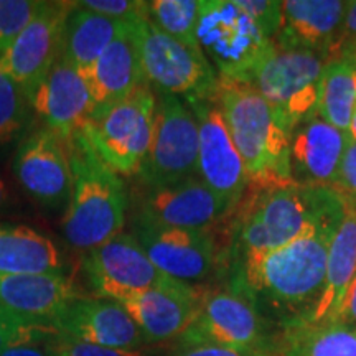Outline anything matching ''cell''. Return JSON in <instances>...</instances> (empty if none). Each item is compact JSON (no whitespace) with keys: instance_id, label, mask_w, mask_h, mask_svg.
I'll use <instances>...</instances> for the list:
<instances>
[{"instance_id":"cell-33","label":"cell","mask_w":356,"mask_h":356,"mask_svg":"<svg viewBox=\"0 0 356 356\" xmlns=\"http://www.w3.org/2000/svg\"><path fill=\"white\" fill-rule=\"evenodd\" d=\"M43 346L48 356H149L145 350L126 351L104 348V346L86 343V341L61 335L58 330L43 341Z\"/></svg>"},{"instance_id":"cell-5","label":"cell","mask_w":356,"mask_h":356,"mask_svg":"<svg viewBox=\"0 0 356 356\" xmlns=\"http://www.w3.org/2000/svg\"><path fill=\"white\" fill-rule=\"evenodd\" d=\"M154 88L144 81L115 104L96 111L84 137L102 162L118 175H137L149 152L155 118Z\"/></svg>"},{"instance_id":"cell-38","label":"cell","mask_w":356,"mask_h":356,"mask_svg":"<svg viewBox=\"0 0 356 356\" xmlns=\"http://www.w3.org/2000/svg\"><path fill=\"white\" fill-rule=\"evenodd\" d=\"M172 356H275L266 353H251V351H239L233 348L216 345H191L178 346Z\"/></svg>"},{"instance_id":"cell-40","label":"cell","mask_w":356,"mask_h":356,"mask_svg":"<svg viewBox=\"0 0 356 356\" xmlns=\"http://www.w3.org/2000/svg\"><path fill=\"white\" fill-rule=\"evenodd\" d=\"M0 356H48L43 343H25L2 351Z\"/></svg>"},{"instance_id":"cell-9","label":"cell","mask_w":356,"mask_h":356,"mask_svg":"<svg viewBox=\"0 0 356 356\" xmlns=\"http://www.w3.org/2000/svg\"><path fill=\"white\" fill-rule=\"evenodd\" d=\"M149 152L137 172L147 188L165 186L198 175V124L181 97L157 92Z\"/></svg>"},{"instance_id":"cell-6","label":"cell","mask_w":356,"mask_h":356,"mask_svg":"<svg viewBox=\"0 0 356 356\" xmlns=\"http://www.w3.org/2000/svg\"><path fill=\"white\" fill-rule=\"evenodd\" d=\"M325 60L315 53L291 50L274 43L246 81L264 97L291 134L299 124L318 114L320 83Z\"/></svg>"},{"instance_id":"cell-32","label":"cell","mask_w":356,"mask_h":356,"mask_svg":"<svg viewBox=\"0 0 356 356\" xmlns=\"http://www.w3.org/2000/svg\"><path fill=\"white\" fill-rule=\"evenodd\" d=\"M42 0H0V56L42 7Z\"/></svg>"},{"instance_id":"cell-35","label":"cell","mask_w":356,"mask_h":356,"mask_svg":"<svg viewBox=\"0 0 356 356\" xmlns=\"http://www.w3.org/2000/svg\"><path fill=\"white\" fill-rule=\"evenodd\" d=\"M238 3L259 26L264 37L274 42L282 25V2L279 0H238Z\"/></svg>"},{"instance_id":"cell-42","label":"cell","mask_w":356,"mask_h":356,"mask_svg":"<svg viewBox=\"0 0 356 356\" xmlns=\"http://www.w3.org/2000/svg\"><path fill=\"white\" fill-rule=\"evenodd\" d=\"M348 132H350L351 140H356V111H355V114H353V119H351V124H350Z\"/></svg>"},{"instance_id":"cell-34","label":"cell","mask_w":356,"mask_h":356,"mask_svg":"<svg viewBox=\"0 0 356 356\" xmlns=\"http://www.w3.org/2000/svg\"><path fill=\"white\" fill-rule=\"evenodd\" d=\"M76 6L95 12L97 15L131 25L144 19L149 13L147 2H140V0H83V2H76Z\"/></svg>"},{"instance_id":"cell-26","label":"cell","mask_w":356,"mask_h":356,"mask_svg":"<svg viewBox=\"0 0 356 356\" xmlns=\"http://www.w3.org/2000/svg\"><path fill=\"white\" fill-rule=\"evenodd\" d=\"M127 25L131 24L97 15L95 12L78 7L74 2L65 25L61 58L73 68L86 74L97 58L122 33Z\"/></svg>"},{"instance_id":"cell-28","label":"cell","mask_w":356,"mask_h":356,"mask_svg":"<svg viewBox=\"0 0 356 356\" xmlns=\"http://www.w3.org/2000/svg\"><path fill=\"white\" fill-rule=\"evenodd\" d=\"M356 111V65L332 60L323 66L318 115L340 131L348 132Z\"/></svg>"},{"instance_id":"cell-20","label":"cell","mask_w":356,"mask_h":356,"mask_svg":"<svg viewBox=\"0 0 356 356\" xmlns=\"http://www.w3.org/2000/svg\"><path fill=\"white\" fill-rule=\"evenodd\" d=\"M350 142V132L333 127L318 114L299 124L291 132L292 180L299 185L333 186Z\"/></svg>"},{"instance_id":"cell-1","label":"cell","mask_w":356,"mask_h":356,"mask_svg":"<svg viewBox=\"0 0 356 356\" xmlns=\"http://www.w3.org/2000/svg\"><path fill=\"white\" fill-rule=\"evenodd\" d=\"M338 228H323L236 264L229 289L280 327L309 322L325 287L327 256Z\"/></svg>"},{"instance_id":"cell-3","label":"cell","mask_w":356,"mask_h":356,"mask_svg":"<svg viewBox=\"0 0 356 356\" xmlns=\"http://www.w3.org/2000/svg\"><path fill=\"white\" fill-rule=\"evenodd\" d=\"M215 101L248 170L249 186L293 184L291 134L264 97L251 84L218 76Z\"/></svg>"},{"instance_id":"cell-25","label":"cell","mask_w":356,"mask_h":356,"mask_svg":"<svg viewBox=\"0 0 356 356\" xmlns=\"http://www.w3.org/2000/svg\"><path fill=\"white\" fill-rule=\"evenodd\" d=\"M66 262L53 239L25 225L0 222V275L65 273Z\"/></svg>"},{"instance_id":"cell-31","label":"cell","mask_w":356,"mask_h":356,"mask_svg":"<svg viewBox=\"0 0 356 356\" xmlns=\"http://www.w3.org/2000/svg\"><path fill=\"white\" fill-rule=\"evenodd\" d=\"M55 332L51 323L24 318L0 307V353L17 345L43 343Z\"/></svg>"},{"instance_id":"cell-17","label":"cell","mask_w":356,"mask_h":356,"mask_svg":"<svg viewBox=\"0 0 356 356\" xmlns=\"http://www.w3.org/2000/svg\"><path fill=\"white\" fill-rule=\"evenodd\" d=\"M207 287L173 279L121 302L144 337L145 343L178 340L197 317Z\"/></svg>"},{"instance_id":"cell-41","label":"cell","mask_w":356,"mask_h":356,"mask_svg":"<svg viewBox=\"0 0 356 356\" xmlns=\"http://www.w3.org/2000/svg\"><path fill=\"white\" fill-rule=\"evenodd\" d=\"M10 200H12L10 190H8V186L6 185V181H3L2 178H0V210L7 208L8 204H10Z\"/></svg>"},{"instance_id":"cell-8","label":"cell","mask_w":356,"mask_h":356,"mask_svg":"<svg viewBox=\"0 0 356 356\" xmlns=\"http://www.w3.org/2000/svg\"><path fill=\"white\" fill-rule=\"evenodd\" d=\"M145 81L185 101L215 95L218 74L202 50L186 47L159 29L149 13L132 24Z\"/></svg>"},{"instance_id":"cell-16","label":"cell","mask_w":356,"mask_h":356,"mask_svg":"<svg viewBox=\"0 0 356 356\" xmlns=\"http://www.w3.org/2000/svg\"><path fill=\"white\" fill-rule=\"evenodd\" d=\"M29 101L32 113L42 121L43 127L50 129L65 142L83 132L95 114V102L86 78L61 56L30 92Z\"/></svg>"},{"instance_id":"cell-4","label":"cell","mask_w":356,"mask_h":356,"mask_svg":"<svg viewBox=\"0 0 356 356\" xmlns=\"http://www.w3.org/2000/svg\"><path fill=\"white\" fill-rule=\"evenodd\" d=\"M68 144L71 191L61 229L78 251H91L121 234L127 218V191L118 173L106 165L83 132Z\"/></svg>"},{"instance_id":"cell-30","label":"cell","mask_w":356,"mask_h":356,"mask_svg":"<svg viewBox=\"0 0 356 356\" xmlns=\"http://www.w3.org/2000/svg\"><path fill=\"white\" fill-rule=\"evenodd\" d=\"M29 96L0 68V145H7L24 134L30 121Z\"/></svg>"},{"instance_id":"cell-21","label":"cell","mask_w":356,"mask_h":356,"mask_svg":"<svg viewBox=\"0 0 356 356\" xmlns=\"http://www.w3.org/2000/svg\"><path fill=\"white\" fill-rule=\"evenodd\" d=\"M88 297L65 273L0 275V307L35 322L51 323L71 302Z\"/></svg>"},{"instance_id":"cell-14","label":"cell","mask_w":356,"mask_h":356,"mask_svg":"<svg viewBox=\"0 0 356 356\" xmlns=\"http://www.w3.org/2000/svg\"><path fill=\"white\" fill-rule=\"evenodd\" d=\"M132 234L168 277L197 286L215 269L216 239L211 229L170 228L137 216Z\"/></svg>"},{"instance_id":"cell-39","label":"cell","mask_w":356,"mask_h":356,"mask_svg":"<svg viewBox=\"0 0 356 356\" xmlns=\"http://www.w3.org/2000/svg\"><path fill=\"white\" fill-rule=\"evenodd\" d=\"M333 322L348 325V327L356 328V275L351 280L348 291L345 293V299L341 302L340 310H338L337 317Z\"/></svg>"},{"instance_id":"cell-10","label":"cell","mask_w":356,"mask_h":356,"mask_svg":"<svg viewBox=\"0 0 356 356\" xmlns=\"http://www.w3.org/2000/svg\"><path fill=\"white\" fill-rule=\"evenodd\" d=\"M177 341L178 346L216 345L266 355H275L277 343L256 305L229 287L204 291L197 317Z\"/></svg>"},{"instance_id":"cell-24","label":"cell","mask_w":356,"mask_h":356,"mask_svg":"<svg viewBox=\"0 0 356 356\" xmlns=\"http://www.w3.org/2000/svg\"><path fill=\"white\" fill-rule=\"evenodd\" d=\"M343 200V220L328 248L323 293L309 322H333L356 275V202Z\"/></svg>"},{"instance_id":"cell-18","label":"cell","mask_w":356,"mask_h":356,"mask_svg":"<svg viewBox=\"0 0 356 356\" xmlns=\"http://www.w3.org/2000/svg\"><path fill=\"white\" fill-rule=\"evenodd\" d=\"M61 335L113 350H144L145 340L131 315L119 302L83 297L66 305L53 318Z\"/></svg>"},{"instance_id":"cell-19","label":"cell","mask_w":356,"mask_h":356,"mask_svg":"<svg viewBox=\"0 0 356 356\" xmlns=\"http://www.w3.org/2000/svg\"><path fill=\"white\" fill-rule=\"evenodd\" d=\"M231 204L213 191L200 177L178 184L147 188L137 216L180 229H211L228 213Z\"/></svg>"},{"instance_id":"cell-37","label":"cell","mask_w":356,"mask_h":356,"mask_svg":"<svg viewBox=\"0 0 356 356\" xmlns=\"http://www.w3.org/2000/svg\"><path fill=\"white\" fill-rule=\"evenodd\" d=\"M333 188L343 198L356 202V140H351L346 149Z\"/></svg>"},{"instance_id":"cell-11","label":"cell","mask_w":356,"mask_h":356,"mask_svg":"<svg viewBox=\"0 0 356 356\" xmlns=\"http://www.w3.org/2000/svg\"><path fill=\"white\" fill-rule=\"evenodd\" d=\"M81 273L99 299L121 302L172 282L154 266L132 233L114 236L84 252Z\"/></svg>"},{"instance_id":"cell-29","label":"cell","mask_w":356,"mask_h":356,"mask_svg":"<svg viewBox=\"0 0 356 356\" xmlns=\"http://www.w3.org/2000/svg\"><path fill=\"white\" fill-rule=\"evenodd\" d=\"M202 0H154L147 2L149 19L162 32L186 47L202 50L198 43V22Z\"/></svg>"},{"instance_id":"cell-2","label":"cell","mask_w":356,"mask_h":356,"mask_svg":"<svg viewBox=\"0 0 356 356\" xmlns=\"http://www.w3.org/2000/svg\"><path fill=\"white\" fill-rule=\"evenodd\" d=\"M236 220L234 262L266 254L323 228H338L345 200L333 186L289 184L273 188L249 186Z\"/></svg>"},{"instance_id":"cell-13","label":"cell","mask_w":356,"mask_h":356,"mask_svg":"<svg viewBox=\"0 0 356 356\" xmlns=\"http://www.w3.org/2000/svg\"><path fill=\"white\" fill-rule=\"evenodd\" d=\"M73 7L74 2H43L12 47L0 56V68L26 96L60 60L65 25Z\"/></svg>"},{"instance_id":"cell-22","label":"cell","mask_w":356,"mask_h":356,"mask_svg":"<svg viewBox=\"0 0 356 356\" xmlns=\"http://www.w3.org/2000/svg\"><path fill=\"white\" fill-rule=\"evenodd\" d=\"M348 2L341 0H287L282 2V25L274 43L315 53L327 60L333 38L343 22Z\"/></svg>"},{"instance_id":"cell-27","label":"cell","mask_w":356,"mask_h":356,"mask_svg":"<svg viewBox=\"0 0 356 356\" xmlns=\"http://www.w3.org/2000/svg\"><path fill=\"white\" fill-rule=\"evenodd\" d=\"M277 356H356V328L337 322H300L282 328Z\"/></svg>"},{"instance_id":"cell-36","label":"cell","mask_w":356,"mask_h":356,"mask_svg":"<svg viewBox=\"0 0 356 356\" xmlns=\"http://www.w3.org/2000/svg\"><path fill=\"white\" fill-rule=\"evenodd\" d=\"M332 60H348L356 65V0L348 2L343 22L333 38L325 63Z\"/></svg>"},{"instance_id":"cell-12","label":"cell","mask_w":356,"mask_h":356,"mask_svg":"<svg viewBox=\"0 0 356 356\" xmlns=\"http://www.w3.org/2000/svg\"><path fill=\"white\" fill-rule=\"evenodd\" d=\"M186 104L198 124V175L234 210L249 188V175L215 95L190 99Z\"/></svg>"},{"instance_id":"cell-7","label":"cell","mask_w":356,"mask_h":356,"mask_svg":"<svg viewBox=\"0 0 356 356\" xmlns=\"http://www.w3.org/2000/svg\"><path fill=\"white\" fill-rule=\"evenodd\" d=\"M198 43L218 76L236 81H246L274 48L238 0H202Z\"/></svg>"},{"instance_id":"cell-15","label":"cell","mask_w":356,"mask_h":356,"mask_svg":"<svg viewBox=\"0 0 356 356\" xmlns=\"http://www.w3.org/2000/svg\"><path fill=\"white\" fill-rule=\"evenodd\" d=\"M13 172L26 195L44 208L55 210L70 200L68 144L50 129H33L22 139L13 157Z\"/></svg>"},{"instance_id":"cell-23","label":"cell","mask_w":356,"mask_h":356,"mask_svg":"<svg viewBox=\"0 0 356 356\" xmlns=\"http://www.w3.org/2000/svg\"><path fill=\"white\" fill-rule=\"evenodd\" d=\"M84 78L95 102V113L124 99L145 81L132 25H127L106 48Z\"/></svg>"}]
</instances>
